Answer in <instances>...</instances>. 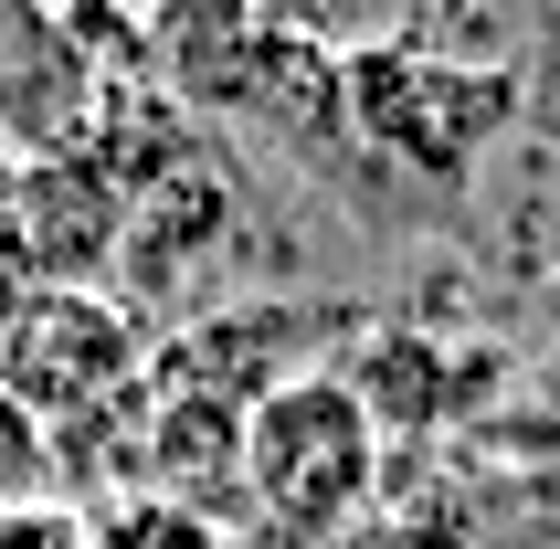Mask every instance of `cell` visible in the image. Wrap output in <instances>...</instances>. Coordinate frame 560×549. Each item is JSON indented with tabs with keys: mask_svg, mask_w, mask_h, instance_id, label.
<instances>
[{
	"mask_svg": "<svg viewBox=\"0 0 560 549\" xmlns=\"http://www.w3.org/2000/svg\"><path fill=\"white\" fill-rule=\"evenodd\" d=\"M339 95H349V149L412 170L423 190H466L508 127H518V63L434 43V32H360L339 43Z\"/></svg>",
	"mask_w": 560,
	"mask_h": 549,
	"instance_id": "obj_1",
	"label": "cell"
},
{
	"mask_svg": "<svg viewBox=\"0 0 560 549\" xmlns=\"http://www.w3.org/2000/svg\"><path fill=\"white\" fill-rule=\"evenodd\" d=\"M233 476L285 539H339L381 487V423L349 392V370H285L244 401Z\"/></svg>",
	"mask_w": 560,
	"mask_h": 549,
	"instance_id": "obj_2",
	"label": "cell"
},
{
	"mask_svg": "<svg viewBox=\"0 0 560 549\" xmlns=\"http://www.w3.org/2000/svg\"><path fill=\"white\" fill-rule=\"evenodd\" d=\"M138 317L106 285H43V296L0 306V392L22 401L32 423H85L138 381Z\"/></svg>",
	"mask_w": 560,
	"mask_h": 549,
	"instance_id": "obj_3",
	"label": "cell"
},
{
	"mask_svg": "<svg viewBox=\"0 0 560 549\" xmlns=\"http://www.w3.org/2000/svg\"><path fill=\"white\" fill-rule=\"evenodd\" d=\"M127 201L85 149H43L0 170V265L22 296L43 285H106L127 265Z\"/></svg>",
	"mask_w": 560,
	"mask_h": 549,
	"instance_id": "obj_4",
	"label": "cell"
},
{
	"mask_svg": "<svg viewBox=\"0 0 560 549\" xmlns=\"http://www.w3.org/2000/svg\"><path fill=\"white\" fill-rule=\"evenodd\" d=\"M138 22H149V85L180 117H254L276 63V22L254 0H138Z\"/></svg>",
	"mask_w": 560,
	"mask_h": 549,
	"instance_id": "obj_5",
	"label": "cell"
},
{
	"mask_svg": "<svg viewBox=\"0 0 560 549\" xmlns=\"http://www.w3.org/2000/svg\"><path fill=\"white\" fill-rule=\"evenodd\" d=\"M95 74L85 54L63 43V11L43 0H0V149L11 159H43V149H74L95 127Z\"/></svg>",
	"mask_w": 560,
	"mask_h": 549,
	"instance_id": "obj_6",
	"label": "cell"
},
{
	"mask_svg": "<svg viewBox=\"0 0 560 549\" xmlns=\"http://www.w3.org/2000/svg\"><path fill=\"white\" fill-rule=\"evenodd\" d=\"M43 465H54V433H43V423L22 412V401L0 392V518L43 497Z\"/></svg>",
	"mask_w": 560,
	"mask_h": 549,
	"instance_id": "obj_7",
	"label": "cell"
},
{
	"mask_svg": "<svg viewBox=\"0 0 560 549\" xmlns=\"http://www.w3.org/2000/svg\"><path fill=\"white\" fill-rule=\"evenodd\" d=\"M518 127H529V138H550V149H560V22L539 32V54L518 63Z\"/></svg>",
	"mask_w": 560,
	"mask_h": 549,
	"instance_id": "obj_8",
	"label": "cell"
},
{
	"mask_svg": "<svg viewBox=\"0 0 560 549\" xmlns=\"http://www.w3.org/2000/svg\"><path fill=\"white\" fill-rule=\"evenodd\" d=\"M276 32H307V43H339L349 32V0H254Z\"/></svg>",
	"mask_w": 560,
	"mask_h": 549,
	"instance_id": "obj_9",
	"label": "cell"
},
{
	"mask_svg": "<svg viewBox=\"0 0 560 549\" xmlns=\"http://www.w3.org/2000/svg\"><path fill=\"white\" fill-rule=\"evenodd\" d=\"M43 11H74V0H43Z\"/></svg>",
	"mask_w": 560,
	"mask_h": 549,
	"instance_id": "obj_10",
	"label": "cell"
}]
</instances>
